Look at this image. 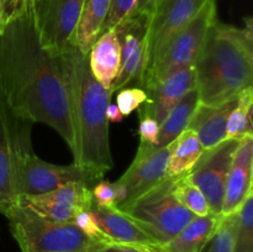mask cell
Returning <instances> with one entry per match:
<instances>
[{"label": "cell", "instance_id": "obj_21", "mask_svg": "<svg viewBox=\"0 0 253 252\" xmlns=\"http://www.w3.org/2000/svg\"><path fill=\"white\" fill-rule=\"evenodd\" d=\"M203 151L204 148L194 131L190 128L184 130L173 142H170L166 175L170 178L185 175L194 167Z\"/></svg>", "mask_w": 253, "mask_h": 252}, {"label": "cell", "instance_id": "obj_12", "mask_svg": "<svg viewBox=\"0 0 253 252\" xmlns=\"http://www.w3.org/2000/svg\"><path fill=\"white\" fill-rule=\"evenodd\" d=\"M207 1L208 0H158L156 2L151 10L148 25L146 73L170 40L197 16Z\"/></svg>", "mask_w": 253, "mask_h": 252}, {"label": "cell", "instance_id": "obj_4", "mask_svg": "<svg viewBox=\"0 0 253 252\" xmlns=\"http://www.w3.org/2000/svg\"><path fill=\"white\" fill-rule=\"evenodd\" d=\"M4 216L21 252H98L105 245L91 240L74 224L53 221L21 204Z\"/></svg>", "mask_w": 253, "mask_h": 252}, {"label": "cell", "instance_id": "obj_9", "mask_svg": "<svg viewBox=\"0 0 253 252\" xmlns=\"http://www.w3.org/2000/svg\"><path fill=\"white\" fill-rule=\"evenodd\" d=\"M84 0H32L40 43L54 56L74 43Z\"/></svg>", "mask_w": 253, "mask_h": 252}, {"label": "cell", "instance_id": "obj_11", "mask_svg": "<svg viewBox=\"0 0 253 252\" xmlns=\"http://www.w3.org/2000/svg\"><path fill=\"white\" fill-rule=\"evenodd\" d=\"M169 153L170 143L161 148L140 143L137 153L127 170L115 183H111L116 208L140 197L167 177L166 170Z\"/></svg>", "mask_w": 253, "mask_h": 252}, {"label": "cell", "instance_id": "obj_8", "mask_svg": "<svg viewBox=\"0 0 253 252\" xmlns=\"http://www.w3.org/2000/svg\"><path fill=\"white\" fill-rule=\"evenodd\" d=\"M151 10L132 12L114 27L120 44V69L110 91L124 88H142L147 67V34ZM143 89V88H142Z\"/></svg>", "mask_w": 253, "mask_h": 252}, {"label": "cell", "instance_id": "obj_18", "mask_svg": "<svg viewBox=\"0 0 253 252\" xmlns=\"http://www.w3.org/2000/svg\"><path fill=\"white\" fill-rule=\"evenodd\" d=\"M236 100L215 106L198 104L187 128L194 131L204 150L215 147L226 140L227 119L236 105Z\"/></svg>", "mask_w": 253, "mask_h": 252}, {"label": "cell", "instance_id": "obj_20", "mask_svg": "<svg viewBox=\"0 0 253 252\" xmlns=\"http://www.w3.org/2000/svg\"><path fill=\"white\" fill-rule=\"evenodd\" d=\"M220 219L221 215L212 212L207 216H194L184 229L167 244L162 245L161 249L165 252H203L219 225Z\"/></svg>", "mask_w": 253, "mask_h": 252}, {"label": "cell", "instance_id": "obj_15", "mask_svg": "<svg viewBox=\"0 0 253 252\" xmlns=\"http://www.w3.org/2000/svg\"><path fill=\"white\" fill-rule=\"evenodd\" d=\"M194 88H197L194 66L175 72L146 91L147 100L137 109L138 114L155 119L161 125L178 101Z\"/></svg>", "mask_w": 253, "mask_h": 252}, {"label": "cell", "instance_id": "obj_31", "mask_svg": "<svg viewBox=\"0 0 253 252\" xmlns=\"http://www.w3.org/2000/svg\"><path fill=\"white\" fill-rule=\"evenodd\" d=\"M91 194L94 199V207L111 209L116 208L115 194H114L113 184L109 180L101 179L91 188Z\"/></svg>", "mask_w": 253, "mask_h": 252}, {"label": "cell", "instance_id": "obj_14", "mask_svg": "<svg viewBox=\"0 0 253 252\" xmlns=\"http://www.w3.org/2000/svg\"><path fill=\"white\" fill-rule=\"evenodd\" d=\"M17 204L53 221L73 224L79 212L94 207V199L90 187L83 183H72L51 192L22 197Z\"/></svg>", "mask_w": 253, "mask_h": 252}, {"label": "cell", "instance_id": "obj_5", "mask_svg": "<svg viewBox=\"0 0 253 252\" xmlns=\"http://www.w3.org/2000/svg\"><path fill=\"white\" fill-rule=\"evenodd\" d=\"M175 178L166 177L147 192L118 209L135 220L158 246L167 244L195 216L174 194Z\"/></svg>", "mask_w": 253, "mask_h": 252}, {"label": "cell", "instance_id": "obj_6", "mask_svg": "<svg viewBox=\"0 0 253 252\" xmlns=\"http://www.w3.org/2000/svg\"><path fill=\"white\" fill-rule=\"evenodd\" d=\"M34 124L20 118L7 103L0 85V214L11 209L20 199L22 166L31 155Z\"/></svg>", "mask_w": 253, "mask_h": 252}, {"label": "cell", "instance_id": "obj_13", "mask_svg": "<svg viewBox=\"0 0 253 252\" xmlns=\"http://www.w3.org/2000/svg\"><path fill=\"white\" fill-rule=\"evenodd\" d=\"M237 145L239 141L225 140L215 147L204 150L194 167L185 174L202 190L212 214L221 215L225 185Z\"/></svg>", "mask_w": 253, "mask_h": 252}, {"label": "cell", "instance_id": "obj_3", "mask_svg": "<svg viewBox=\"0 0 253 252\" xmlns=\"http://www.w3.org/2000/svg\"><path fill=\"white\" fill-rule=\"evenodd\" d=\"M197 90L202 105H221L239 98L252 88L253 26L224 24L215 19L210 24L194 63Z\"/></svg>", "mask_w": 253, "mask_h": 252}, {"label": "cell", "instance_id": "obj_10", "mask_svg": "<svg viewBox=\"0 0 253 252\" xmlns=\"http://www.w3.org/2000/svg\"><path fill=\"white\" fill-rule=\"evenodd\" d=\"M106 170L72 163L59 166L41 160L34 152L25 160L20 178V198L51 192L72 183H83L93 188Z\"/></svg>", "mask_w": 253, "mask_h": 252}, {"label": "cell", "instance_id": "obj_17", "mask_svg": "<svg viewBox=\"0 0 253 252\" xmlns=\"http://www.w3.org/2000/svg\"><path fill=\"white\" fill-rule=\"evenodd\" d=\"M90 212L95 219L99 229L110 242L158 246L157 242L135 220L131 219L118 208L103 209V208L93 207Z\"/></svg>", "mask_w": 253, "mask_h": 252}, {"label": "cell", "instance_id": "obj_27", "mask_svg": "<svg viewBox=\"0 0 253 252\" xmlns=\"http://www.w3.org/2000/svg\"><path fill=\"white\" fill-rule=\"evenodd\" d=\"M234 252H253V190L239 212Z\"/></svg>", "mask_w": 253, "mask_h": 252}, {"label": "cell", "instance_id": "obj_2", "mask_svg": "<svg viewBox=\"0 0 253 252\" xmlns=\"http://www.w3.org/2000/svg\"><path fill=\"white\" fill-rule=\"evenodd\" d=\"M68 93L76 148L73 163L110 170L114 166L106 109L113 93L94 78L88 54L76 42L59 54Z\"/></svg>", "mask_w": 253, "mask_h": 252}, {"label": "cell", "instance_id": "obj_35", "mask_svg": "<svg viewBox=\"0 0 253 252\" xmlns=\"http://www.w3.org/2000/svg\"><path fill=\"white\" fill-rule=\"evenodd\" d=\"M158 0H137L135 5V9L132 12H140L145 11V10H152V7L155 6V4ZM131 12V14H132Z\"/></svg>", "mask_w": 253, "mask_h": 252}, {"label": "cell", "instance_id": "obj_25", "mask_svg": "<svg viewBox=\"0 0 253 252\" xmlns=\"http://www.w3.org/2000/svg\"><path fill=\"white\" fill-rule=\"evenodd\" d=\"M174 194L180 204L184 205L195 216H207L211 212L207 198L197 185L188 179L187 175L175 178Z\"/></svg>", "mask_w": 253, "mask_h": 252}, {"label": "cell", "instance_id": "obj_24", "mask_svg": "<svg viewBox=\"0 0 253 252\" xmlns=\"http://www.w3.org/2000/svg\"><path fill=\"white\" fill-rule=\"evenodd\" d=\"M252 109L253 90L250 88L240 94L236 105L230 113L226 125V140L241 141L247 136H253Z\"/></svg>", "mask_w": 253, "mask_h": 252}, {"label": "cell", "instance_id": "obj_22", "mask_svg": "<svg viewBox=\"0 0 253 252\" xmlns=\"http://www.w3.org/2000/svg\"><path fill=\"white\" fill-rule=\"evenodd\" d=\"M110 0H84L81 20L76 32L77 47L88 54L91 46L100 35L103 25L108 16Z\"/></svg>", "mask_w": 253, "mask_h": 252}, {"label": "cell", "instance_id": "obj_7", "mask_svg": "<svg viewBox=\"0 0 253 252\" xmlns=\"http://www.w3.org/2000/svg\"><path fill=\"white\" fill-rule=\"evenodd\" d=\"M216 17V0H208L197 16L182 31L178 32L161 52L146 73L142 88L147 91L158 82L172 76L175 72L194 66L205 34Z\"/></svg>", "mask_w": 253, "mask_h": 252}, {"label": "cell", "instance_id": "obj_34", "mask_svg": "<svg viewBox=\"0 0 253 252\" xmlns=\"http://www.w3.org/2000/svg\"><path fill=\"white\" fill-rule=\"evenodd\" d=\"M106 118H108L109 123H121L124 119V115L121 114L120 109L118 108L116 104H109L108 109H106Z\"/></svg>", "mask_w": 253, "mask_h": 252}, {"label": "cell", "instance_id": "obj_32", "mask_svg": "<svg viewBox=\"0 0 253 252\" xmlns=\"http://www.w3.org/2000/svg\"><path fill=\"white\" fill-rule=\"evenodd\" d=\"M158 130H160V125L155 119L147 115H140V127H138V133H140L141 138L140 143L155 147L156 142H157Z\"/></svg>", "mask_w": 253, "mask_h": 252}, {"label": "cell", "instance_id": "obj_19", "mask_svg": "<svg viewBox=\"0 0 253 252\" xmlns=\"http://www.w3.org/2000/svg\"><path fill=\"white\" fill-rule=\"evenodd\" d=\"M89 67L94 78L106 89L116 79L120 69V44L115 31L109 30L96 39L88 53Z\"/></svg>", "mask_w": 253, "mask_h": 252}, {"label": "cell", "instance_id": "obj_16", "mask_svg": "<svg viewBox=\"0 0 253 252\" xmlns=\"http://www.w3.org/2000/svg\"><path fill=\"white\" fill-rule=\"evenodd\" d=\"M253 175V136L239 141L225 185L222 216L237 214L247 195L252 192Z\"/></svg>", "mask_w": 253, "mask_h": 252}, {"label": "cell", "instance_id": "obj_36", "mask_svg": "<svg viewBox=\"0 0 253 252\" xmlns=\"http://www.w3.org/2000/svg\"><path fill=\"white\" fill-rule=\"evenodd\" d=\"M6 21V0H0V34L2 32Z\"/></svg>", "mask_w": 253, "mask_h": 252}, {"label": "cell", "instance_id": "obj_1", "mask_svg": "<svg viewBox=\"0 0 253 252\" xmlns=\"http://www.w3.org/2000/svg\"><path fill=\"white\" fill-rule=\"evenodd\" d=\"M0 85L17 116L53 128L76 148L68 93L59 56L40 43L32 0H6L0 34Z\"/></svg>", "mask_w": 253, "mask_h": 252}, {"label": "cell", "instance_id": "obj_28", "mask_svg": "<svg viewBox=\"0 0 253 252\" xmlns=\"http://www.w3.org/2000/svg\"><path fill=\"white\" fill-rule=\"evenodd\" d=\"M147 100V93L145 89L132 86V88L120 89L116 96V105L124 116H128L137 110Z\"/></svg>", "mask_w": 253, "mask_h": 252}, {"label": "cell", "instance_id": "obj_30", "mask_svg": "<svg viewBox=\"0 0 253 252\" xmlns=\"http://www.w3.org/2000/svg\"><path fill=\"white\" fill-rule=\"evenodd\" d=\"M73 224L81 230L83 234H85L86 236L90 237L91 240H95V241L104 242V244H109V239L103 234L100 229H99L98 224H96L95 219L91 215L90 210H84L81 211L73 220Z\"/></svg>", "mask_w": 253, "mask_h": 252}, {"label": "cell", "instance_id": "obj_26", "mask_svg": "<svg viewBox=\"0 0 253 252\" xmlns=\"http://www.w3.org/2000/svg\"><path fill=\"white\" fill-rule=\"evenodd\" d=\"M239 212L221 216L219 225L205 245L203 252H234Z\"/></svg>", "mask_w": 253, "mask_h": 252}, {"label": "cell", "instance_id": "obj_29", "mask_svg": "<svg viewBox=\"0 0 253 252\" xmlns=\"http://www.w3.org/2000/svg\"><path fill=\"white\" fill-rule=\"evenodd\" d=\"M136 2H137V0H110L108 16H106L105 22H104L100 35L109 31V30H113L124 19H126L133 11Z\"/></svg>", "mask_w": 253, "mask_h": 252}, {"label": "cell", "instance_id": "obj_33", "mask_svg": "<svg viewBox=\"0 0 253 252\" xmlns=\"http://www.w3.org/2000/svg\"><path fill=\"white\" fill-rule=\"evenodd\" d=\"M98 252H165V251L161 249V246L109 242V244L104 245Z\"/></svg>", "mask_w": 253, "mask_h": 252}, {"label": "cell", "instance_id": "obj_23", "mask_svg": "<svg viewBox=\"0 0 253 252\" xmlns=\"http://www.w3.org/2000/svg\"><path fill=\"white\" fill-rule=\"evenodd\" d=\"M199 104V95L197 88L188 91L177 105L168 113L158 130L156 148L166 147L175 140L184 130H187L188 124L192 119L193 113Z\"/></svg>", "mask_w": 253, "mask_h": 252}]
</instances>
